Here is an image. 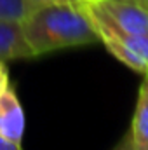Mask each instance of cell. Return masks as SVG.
Listing matches in <instances>:
<instances>
[{"label": "cell", "mask_w": 148, "mask_h": 150, "mask_svg": "<svg viewBox=\"0 0 148 150\" xmlns=\"http://www.w3.org/2000/svg\"><path fill=\"white\" fill-rule=\"evenodd\" d=\"M21 28L35 58L98 42L91 19L80 4L35 5L21 19Z\"/></svg>", "instance_id": "1"}, {"label": "cell", "mask_w": 148, "mask_h": 150, "mask_svg": "<svg viewBox=\"0 0 148 150\" xmlns=\"http://www.w3.org/2000/svg\"><path fill=\"white\" fill-rule=\"evenodd\" d=\"M80 5L87 12L91 25L106 51L122 65L129 67L138 74L148 72V37L132 35L108 19L92 0H82Z\"/></svg>", "instance_id": "2"}, {"label": "cell", "mask_w": 148, "mask_h": 150, "mask_svg": "<svg viewBox=\"0 0 148 150\" xmlns=\"http://www.w3.org/2000/svg\"><path fill=\"white\" fill-rule=\"evenodd\" d=\"M99 11L122 30L148 37V7L131 0H92Z\"/></svg>", "instance_id": "3"}, {"label": "cell", "mask_w": 148, "mask_h": 150, "mask_svg": "<svg viewBox=\"0 0 148 150\" xmlns=\"http://www.w3.org/2000/svg\"><path fill=\"white\" fill-rule=\"evenodd\" d=\"M25 110L18 98L16 87L9 84L0 94V138L21 145L25 136Z\"/></svg>", "instance_id": "4"}, {"label": "cell", "mask_w": 148, "mask_h": 150, "mask_svg": "<svg viewBox=\"0 0 148 150\" xmlns=\"http://www.w3.org/2000/svg\"><path fill=\"white\" fill-rule=\"evenodd\" d=\"M32 58H35V54L25 38L21 21L0 19V61L7 63Z\"/></svg>", "instance_id": "5"}, {"label": "cell", "mask_w": 148, "mask_h": 150, "mask_svg": "<svg viewBox=\"0 0 148 150\" xmlns=\"http://www.w3.org/2000/svg\"><path fill=\"white\" fill-rule=\"evenodd\" d=\"M129 133H131L132 150H148V72L143 74V80L138 89L136 107Z\"/></svg>", "instance_id": "6"}, {"label": "cell", "mask_w": 148, "mask_h": 150, "mask_svg": "<svg viewBox=\"0 0 148 150\" xmlns=\"http://www.w3.org/2000/svg\"><path fill=\"white\" fill-rule=\"evenodd\" d=\"M32 5L26 0H0V19L7 21H21Z\"/></svg>", "instance_id": "7"}, {"label": "cell", "mask_w": 148, "mask_h": 150, "mask_svg": "<svg viewBox=\"0 0 148 150\" xmlns=\"http://www.w3.org/2000/svg\"><path fill=\"white\" fill-rule=\"evenodd\" d=\"M111 150H132V142H131V133L129 131H125L122 136H120V140L117 142V145L113 147Z\"/></svg>", "instance_id": "8"}, {"label": "cell", "mask_w": 148, "mask_h": 150, "mask_svg": "<svg viewBox=\"0 0 148 150\" xmlns=\"http://www.w3.org/2000/svg\"><path fill=\"white\" fill-rule=\"evenodd\" d=\"M11 84L9 80V70H7V65L4 61H0V94L5 91V87Z\"/></svg>", "instance_id": "9"}, {"label": "cell", "mask_w": 148, "mask_h": 150, "mask_svg": "<svg viewBox=\"0 0 148 150\" xmlns=\"http://www.w3.org/2000/svg\"><path fill=\"white\" fill-rule=\"evenodd\" d=\"M32 7L35 5H45V4H80L82 0H26Z\"/></svg>", "instance_id": "10"}, {"label": "cell", "mask_w": 148, "mask_h": 150, "mask_svg": "<svg viewBox=\"0 0 148 150\" xmlns=\"http://www.w3.org/2000/svg\"><path fill=\"white\" fill-rule=\"evenodd\" d=\"M0 150H23V149L18 143H12V142H9L5 138H0Z\"/></svg>", "instance_id": "11"}, {"label": "cell", "mask_w": 148, "mask_h": 150, "mask_svg": "<svg viewBox=\"0 0 148 150\" xmlns=\"http://www.w3.org/2000/svg\"><path fill=\"white\" fill-rule=\"evenodd\" d=\"M131 2H138V4H143V0H131ZM143 5H145V4H143ZM145 7H147V5H145Z\"/></svg>", "instance_id": "12"}, {"label": "cell", "mask_w": 148, "mask_h": 150, "mask_svg": "<svg viewBox=\"0 0 148 150\" xmlns=\"http://www.w3.org/2000/svg\"><path fill=\"white\" fill-rule=\"evenodd\" d=\"M143 4H145V5L148 7V0H143Z\"/></svg>", "instance_id": "13"}]
</instances>
